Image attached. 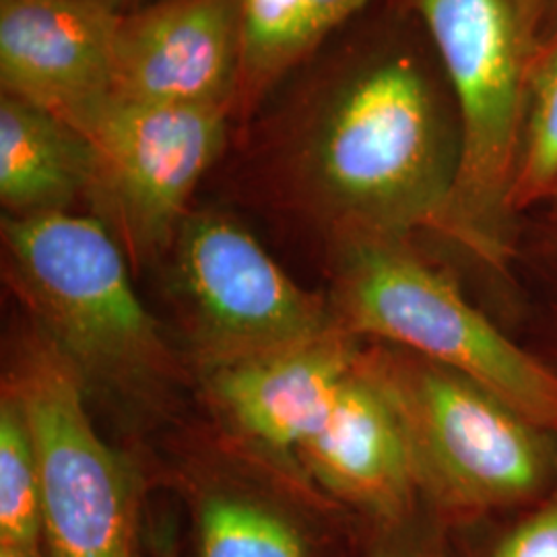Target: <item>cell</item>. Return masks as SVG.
Listing matches in <instances>:
<instances>
[{"label": "cell", "instance_id": "obj_1", "mask_svg": "<svg viewBox=\"0 0 557 557\" xmlns=\"http://www.w3.org/2000/svg\"><path fill=\"white\" fill-rule=\"evenodd\" d=\"M278 165L299 209L338 242L442 236L458 170L457 119L405 48L319 69L278 112Z\"/></svg>", "mask_w": 557, "mask_h": 557}, {"label": "cell", "instance_id": "obj_2", "mask_svg": "<svg viewBox=\"0 0 557 557\" xmlns=\"http://www.w3.org/2000/svg\"><path fill=\"white\" fill-rule=\"evenodd\" d=\"M438 54L458 126V170L442 238L504 267L533 79L545 50L543 0H397Z\"/></svg>", "mask_w": 557, "mask_h": 557}, {"label": "cell", "instance_id": "obj_3", "mask_svg": "<svg viewBox=\"0 0 557 557\" xmlns=\"http://www.w3.org/2000/svg\"><path fill=\"white\" fill-rule=\"evenodd\" d=\"M0 238L4 277L85 391L143 395L170 374L158 322L106 221L71 211L4 215Z\"/></svg>", "mask_w": 557, "mask_h": 557}, {"label": "cell", "instance_id": "obj_4", "mask_svg": "<svg viewBox=\"0 0 557 557\" xmlns=\"http://www.w3.org/2000/svg\"><path fill=\"white\" fill-rule=\"evenodd\" d=\"M338 329L455 370L557 434V374L423 259L411 238L338 242Z\"/></svg>", "mask_w": 557, "mask_h": 557}, {"label": "cell", "instance_id": "obj_5", "mask_svg": "<svg viewBox=\"0 0 557 557\" xmlns=\"http://www.w3.org/2000/svg\"><path fill=\"white\" fill-rule=\"evenodd\" d=\"M366 368L397 411L419 490L460 512L535 498L557 479V434L455 370L382 347Z\"/></svg>", "mask_w": 557, "mask_h": 557}, {"label": "cell", "instance_id": "obj_6", "mask_svg": "<svg viewBox=\"0 0 557 557\" xmlns=\"http://www.w3.org/2000/svg\"><path fill=\"white\" fill-rule=\"evenodd\" d=\"M11 386L38 455L41 529L52 557H137L139 479L94 428L75 372L41 341Z\"/></svg>", "mask_w": 557, "mask_h": 557}, {"label": "cell", "instance_id": "obj_7", "mask_svg": "<svg viewBox=\"0 0 557 557\" xmlns=\"http://www.w3.org/2000/svg\"><path fill=\"white\" fill-rule=\"evenodd\" d=\"M174 275L205 368L312 343L338 331L324 299L289 277L242 223L190 213Z\"/></svg>", "mask_w": 557, "mask_h": 557}, {"label": "cell", "instance_id": "obj_8", "mask_svg": "<svg viewBox=\"0 0 557 557\" xmlns=\"http://www.w3.org/2000/svg\"><path fill=\"white\" fill-rule=\"evenodd\" d=\"M232 114L215 108L110 101L81 133L94 149L91 199L135 260L174 246L200 180L227 143Z\"/></svg>", "mask_w": 557, "mask_h": 557}, {"label": "cell", "instance_id": "obj_9", "mask_svg": "<svg viewBox=\"0 0 557 557\" xmlns=\"http://www.w3.org/2000/svg\"><path fill=\"white\" fill-rule=\"evenodd\" d=\"M239 64V0H151L119 17L110 101L215 108L234 119Z\"/></svg>", "mask_w": 557, "mask_h": 557}, {"label": "cell", "instance_id": "obj_10", "mask_svg": "<svg viewBox=\"0 0 557 557\" xmlns=\"http://www.w3.org/2000/svg\"><path fill=\"white\" fill-rule=\"evenodd\" d=\"M119 13L101 0H0V89L87 128L112 100Z\"/></svg>", "mask_w": 557, "mask_h": 557}, {"label": "cell", "instance_id": "obj_11", "mask_svg": "<svg viewBox=\"0 0 557 557\" xmlns=\"http://www.w3.org/2000/svg\"><path fill=\"white\" fill-rule=\"evenodd\" d=\"M359 354L345 331L255 358L207 368L227 419L262 446L296 453L333 413Z\"/></svg>", "mask_w": 557, "mask_h": 557}, {"label": "cell", "instance_id": "obj_12", "mask_svg": "<svg viewBox=\"0 0 557 557\" xmlns=\"http://www.w3.org/2000/svg\"><path fill=\"white\" fill-rule=\"evenodd\" d=\"M296 455L326 492L372 517L397 520L419 492L407 434L361 354L333 413Z\"/></svg>", "mask_w": 557, "mask_h": 557}, {"label": "cell", "instance_id": "obj_13", "mask_svg": "<svg viewBox=\"0 0 557 557\" xmlns=\"http://www.w3.org/2000/svg\"><path fill=\"white\" fill-rule=\"evenodd\" d=\"M94 149L66 120L0 96V202L9 218L71 211L91 195Z\"/></svg>", "mask_w": 557, "mask_h": 557}, {"label": "cell", "instance_id": "obj_14", "mask_svg": "<svg viewBox=\"0 0 557 557\" xmlns=\"http://www.w3.org/2000/svg\"><path fill=\"white\" fill-rule=\"evenodd\" d=\"M372 0H239L242 64L234 120L252 119L296 69Z\"/></svg>", "mask_w": 557, "mask_h": 557}, {"label": "cell", "instance_id": "obj_15", "mask_svg": "<svg viewBox=\"0 0 557 557\" xmlns=\"http://www.w3.org/2000/svg\"><path fill=\"white\" fill-rule=\"evenodd\" d=\"M199 557H308L298 527L239 494H211L199 510Z\"/></svg>", "mask_w": 557, "mask_h": 557}, {"label": "cell", "instance_id": "obj_16", "mask_svg": "<svg viewBox=\"0 0 557 557\" xmlns=\"http://www.w3.org/2000/svg\"><path fill=\"white\" fill-rule=\"evenodd\" d=\"M38 455L23 405L11 384L0 400V545L40 549Z\"/></svg>", "mask_w": 557, "mask_h": 557}, {"label": "cell", "instance_id": "obj_17", "mask_svg": "<svg viewBox=\"0 0 557 557\" xmlns=\"http://www.w3.org/2000/svg\"><path fill=\"white\" fill-rule=\"evenodd\" d=\"M557 197V40L545 46L533 79L512 190L515 215Z\"/></svg>", "mask_w": 557, "mask_h": 557}, {"label": "cell", "instance_id": "obj_18", "mask_svg": "<svg viewBox=\"0 0 557 557\" xmlns=\"http://www.w3.org/2000/svg\"><path fill=\"white\" fill-rule=\"evenodd\" d=\"M494 557H557V490L504 539Z\"/></svg>", "mask_w": 557, "mask_h": 557}, {"label": "cell", "instance_id": "obj_19", "mask_svg": "<svg viewBox=\"0 0 557 557\" xmlns=\"http://www.w3.org/2000/svg\"><path fill=\"white\" fill-rule=\"evenodd\" d=\"M545 9V46L557 40V0H543Z\"/></svg>", "mask_w": 557, "mask_h": 557}, {"label": "cell", "instance_id": "obj_20", "mask_svg": "<svg viewBox=\"0 0 557 557\" xmlns=\"http://www.w3.org/2000/svg\"><path fill=\"white\" fill-rule=\"evenodd\" d=\"M101 2H103L108 9H112L114 13L124 15V13H131V11L139 9V7L151 2V0H101Z\"/></svg>", "mask_w": 557, "mask_h": 557}, {"label": "cell", "instance_id": "obj_21", "mask_svg": "<svg viewBox=\"0 0 557 557\" xmlns=\"http://www.w3.org/2000/svg\"><path fill=\"white\" fill-rule=\"evenodd\" d=\"M0 557H40V549H27V547L0 545Z\"/></svg>", "mask_w": 557, "mask_h": 557}, {"label": "cell", "instance_id": "obj_22", "mask_svg": "<svg viewBox=\"0 0 557 557\" xmlns=\"http://www.w3.org/2000/svg\"><path fill=\"white\" fill-rule=\"evenodd\" d=\"M156 557H178V549L176 543L170 537L163 539L160 545L156 547Z\"/></svg>", "mask_w": 557, "mask_h": 557}, {"label": "cell", "instance_id": "obj_23", "mask_svg": "<svg viewBox=\"0 0 557 557\" xmlns=\"http://www.w3.org/2000/svg\"><path fill=\"white\" fill-rule=\"evenodd\" d=\"M379 557H397V556H388V554H382V556Z\"/></svg>", "mask_w": 557, "mask_h": 557}, {"label": "cell", "instance_id": "obj_24", "mask_svg": "<svg viewBox=\"0 0 557 557\" xmlns=\"http://www.w3.org/2000/svg\"><path fill=\"white\" fill-rule=\"evenodd\" d=\"M554 202H557V197H556V199H554Z\"/></svg>", "mask_w": 557, "mask_h": 557}]
</instances>
